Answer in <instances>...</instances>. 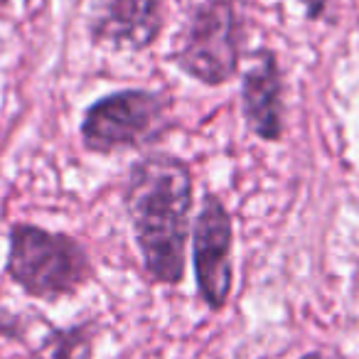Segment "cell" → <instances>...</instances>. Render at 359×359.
Here are the masks:
<instances>
[{
	"label": "cell",
	"instance_id": "obj_2",
	"mask_svg": "<svg viewBox=\"0 0 359 359\" xmlns=\"http://www.w3.org/2000/svg\"><path fill=\"white\" fill-rule=\"evenodd\" d=\"M8 273L32 298L55 300L72 295L89 280L91 261L72 236L35 224H15L11 229Z\"/></svg>",
	"mask_w": 359,
	"mask_h": 359
},
{
	"label": "cell",
	"instance_id": "obj_6",
	"mask_svg": "<svg viewBox=\"0 0 359 359\" xmlns=\"http://www.w3.org/2000/svg\"><path fill=\"white\" fill-rule=\"evenodd\" d=\"M165 0H104L91 22V35L114 50H145L163 27Z\"/></svg>",
	"mask_w": 359,
	"mask_h": 359
},
{
	"label": "cell",
	"instance_id": "obj_7",
	"mask_svg": "<svg viewBox=\"0 0 359 359\" xmlns=\"http://www.w3.org/2000/svg\"><path fill=\"white\" fill-rule=\"evenodd\" d=\"M241 114L259 138L278 140L283 135V79L271 50L259 52L241 79Z\"/></svg>",
	"mask_w": 359,
	"mask_h": 359
},
{
	"label": "cell",
	"instance_id": "obj_8",
	"mask_svg": "<svg viewBox=\"0 0 359 359\" xmlns=\"http://www.w3.org/2000/svg\"><path fill=\"white\" fill-rule=\"evenodd\" d=\"M94 339V325L60 330L52 339V359H86Z\"/></svg>",
	"mask_w": 359,
	"mask_h": 359
},
{
	"label": "cell",
	"instance_id": "obj_1",
	"mask_svg": "<svg viewBox=\"0 0 359 359\" xmlns=\"http://www.w3.org/2000/svg\"><path fill=\"white\" fill-rule=\"evenodd\" d=\"M126 210L150 278L168 285L180 283L192 210L190 168L175 155L135 160L126 187Z\"/></svg>",
	"mask_w": 359,
	"mask_h": 359
},
{
	"label": "cell",
	"instance_id": "obj_5",
	"mask_svg": "<svg viewBox=\"0 0 359 359\" xmlns=\"http://www.w3.org/2000/svg\"><path fill=\"white\" fill-rule=\"evenodd\" d=\"M231 217L217 195H205L195 222V276L200 295L212 310H222L231 293Z\"/></svg>",
	"mask_w": 359,
	"mask_h": 359
},
{
	"label": "cell",
	"instance_id": "obj_9",
	"mask_svg": "<svg viewBox=\"0 0 359 359\" xmlns=\"http://www.w3.org/2000/svg\"><path fill=\"white\" fill-rule=\"evenodd\" d=\"M300 3H303V8L313 20H320L325 15V8H327V0H300Z\"/></svg>",
	"mask_w": 359,
	"mask_h": 359
},
{
	"label": "cell",
	"instance_id": "obj_3",
	"mask_svg": "<svg viewBox=\"0 0 359 359\" xmlns=\"http://www.w3.org/2000/svg\"><path fill=\"white\" fill-rule=\"evenodd\" d=\"M170 99L160 91L126 89L86 109L81 143L91 153L109 155L148 145L168 128Z\"/></svg>",
	"mask_w": 359,
	"mask_h": 359
},
{
	"label": "cell",
	"instance_id": "obj_4",
	"mask_svg": "<svg viewBox=\"0 0 359 359\" xmlns=\"http://www.w3.org/2000/svg\"><path fill=\"white\" fill-rule=\"evenodd\" d=\"M241 18L234 0H207L192 15L175 62L207 86L229 81L239 69Z\"/></svg>",
	"mask_w": 359,
	"mask_h": 359
},
{
	"label": "cell",
	"instance_id": "obj_10",
	"mask_svg": "<svg viewBox=\"0 0 359 359\" xmlns=\"http://www.w3.org/2000/svg\"><path fill=\"white\" fill-rule=\"evenodd\" d=\"M303 359H332V357H327V354H323V352H308V354H303Z\"/></svg>",
	"mask_w": 359,
	"mask_h": 359
}]
</instances>
